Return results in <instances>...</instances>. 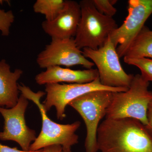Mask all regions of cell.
I'll list each match as a JSON object with an SVG mask.
<instances>
[{"label": "cell", "instance_id": "1", "mask_svg": "<svg viewBox=\"0 0 152 152\" xmlns=\"http://www.w3.org/2000/svg\"><path fill=\"white\" fill-rule=\"evenodd\" d=\"M101 152H152V134L140 121L130 118L106 119L98 128Z\"/></svg>", "mask_w": 152, "mask_h": 152}, {"label": "cell", "instance_id": "2", "mask_svg": "<svg viewBox=\"0 0 152 152\" xmlns=\"http://www.w3.org/2000/svg\"><path fill=\"white\" fill-rule=\"evenodd\" d=\"M18 88L21 95L37 106L42 117V129L35 140L31 145L29 151H34L55 145H60L63 148H71L78 143L79 137L76 132L80 126V121H77L67 124L55 122L48 116L40 102L41 98L46 94L45 92L39 91L34 92L23 83L18 84Z\"/></svg>", "mask_w": 152, "mask_h": 152}, {"label": "cell", "instance_id": "3", "mask_svg": "<svg viewBox=\"0 0 152 152\" xmlns=\"http://www.w3.org/2000/svg\"><path fill=\"white\" fill-rule=\"evenodd\" d=\"M149 84V82L141 75H134L126 91L113 92L105 118H130L138 120L146 126L147 111L152 99V92L148 90Z\"/></svg>", "mask_w": 152, "mask_h": 152}, {"label": "cell", "instance_id": "4", "mask_svg": "<svg viewBox=\"0 0 152 152\" xmlns=\"http://www.w3.org/2000/svg\"><path fill=\"white\" fill-rule=\"evenodd\" d=\"M79 4L81 14L75 37L76 45L80 50H97L103 46L111 33L118 26L113 17L100 13L92 0H83Z\"/></svg>", "mask_w": 152, "mask_h": 152}, {"label": "cell", "instance_id": "5", "mask_svg": "<svg viewBox=\"0 0 152 152\" xmlns=\"http://www.w3.org/2000/svg\"><path fill=\"white\" fill-rule=\"evenodd\" d=\"M114 92L106 90L94 91L76 98L68 105L78 113L86 127V152L98 151L97 135L101 120L105 118L107 109L111 102Z\"/></svg>", "mask_w": 152, "mask_h": 152}, {"label": "cell", "instance_id": "6", "mask_svg": "<svg viewBox=\"0 0 152 152\" xmlns=\"http://www.w3.org/2000/svg\"><path fill=\"white\" fill-rule=\"evenodd\" d=\"M82 53L96 66L102 85L111 88H129L134 75L128 74L124 70L116 48L110 37L103 46L96 50L85 48Z\"/></svg>", "mask_w": 152, "mask_h": 152}, {"label": "cell", "instance_id": "7", "mask_svg": "<svg viewBox=\"0 0 152 152\" xmlns=\"http://www.w3.org/2000/svg\"><path fill=\"white\" fill-rule=\"evenodd\" d=\"M128 88H111L101 84L99 78L94 81L84 84L51 83L45 85V91L46 97L42 105L45 111L48 112L52 107L56 108L57 118L64 120L65 118L66 108L70 102L76 98L94 91L106 90L111 91H126Z\"/></svg>", "mask_w": 152, "mask_h": 152}, {"label": "cell", "instance_id": "8", "mask_svg": "<svg viewBox=\"0 0 152 152\" xmlns=\"http://www.w3.org/2000/svg\"><path fill=\"white\" fill-rule=\"evenodd\" d=\"M128 12L127 16L122 24L110 36L120 58L124 56L131 44L152 14V0H129Z\"/></svg>", "mask_w": 152, "mask_h": 152}, {"label": "cell", "instance_id": "9", "mask_svg": "<svg viewBox=\"0 0 152 152\" xmlns=\"http://www.w3.org/2000/svg\"><path fill=\"white\" fill-rule=\"evenodd\" d=\"M36 60L39 66L42 69L53 66L69 67L81 65L88 69L94 66V63L86 58L77 47L74 37L52 39L50 44L38 55Z\"/></svg>", "mask_w": 152, "mask_h": 152}, {"label": "cell", "instance_id": "10", "mask_svg": "<svg viewBox=\"0 0 152 152\" xmlns=\"http://www.w3.org/2000/svg\"><path fill=\"white\" fill-rule=\"evenodd\" d=\"M28 100L21 94L17 104L11 108L0 107V114L4 120V129L0 132V140L13 141L20 145L23 151H29L35 140V131L27 126L25 115Z\"/></svg>", "mask_w": 152, "mask_h": 152}, {"label": "cell", "instance_id": "11", "mask_svg": "<svg viewBox=\"0 0 152 152\" xmlns=\"http://www.w3.org/2000/svg\"><path fill=\"white\" fill-rule=\"evenodd\" d=\"M80 4L72 0L66 1L63 10L53 20H45L42 27L44 32L52 39L74 37L81 18Z\"/></svg>", "mask_w": 152, "mask_h": 152}, {"label": "cell", "instance_id": "12", "mask_svg": "<svg viewBox=\"0 0 152 152\" xmlns=\"http://www.w3.org/2000/svg\"><path fill=\"white\" fill-rule=\"evenodd\" d=\"M99 77L97 69H71L60 66L48 68L36 76V83L39 85L67 83L69 84H84L94 81Z\"/></svg>", "mask_w": 152, "mask_h": 152}, {"label": "cell", "instance_id": "13", "mask_svg": "<svg viewBox=\"0 0 152 152\" xmlns=\"http://www.w3.org/2000/svg\"><path fill=\"white\" fill-rule=\"evenodd\" d=\"M23 72L20 69L12 72L5 60L0 61V107L11 108L17 104L20 92L18 81Z\"/></svg>", "mask_w": 152, "mask_h": 152}, {"label": "cell", "instance_id": "14", "mask_svg": "<svg viewBox=\"0 0 152 152\" xmlns=\"http://www.w3.org/2000/svg\"><path fill=\"white\" fill-rule=\"evenodd\" d=\"M124 57L152 58V31L144 26Z\"/></svg>", "mask_w": 152, "mask_h": 152}, {"label": "cell", "instance_id": "15", "mask_svg": "<svg viewBox=\"0 0 152 152\" xmlns=\"http://www.w3.org/2000/svg\"><path fill=\"white\" fill-rule=\"evenodd\" d=\"M66 4L64 0H37L33 5L36 13L43 15L45 20H54L63 10Z\"/></svg>", "mask_w": 152, "mask_h": 152}, {"label": "cell", "instance_id": "16", "mask_svg": "<svg viewBox=\"0 0 152 152\" xmlns=\"http://www.w3.org/2000/svg\"><path fill=\"white\" fill-rule=\"evenodd\" d=\"M124 61L130 65L137 66L141 72L144 79L152 82V59L147 58H126L124 57Z\"/></svg>", "mask_w": 152, "mask_h": 152}, {"label": "cell", "instance_id": "17", "mask_svg": "<svg viewBox=\"0 0 152 152\" xmlns=\"http://www.w3.org/2000/svg\"><path fill=\"white\" fill-rule=\"evenodd\" d=\"M13 12L11 10L6 11L0 7V31L3 36H8L10 29L15 21Z\"/></svg>", "mask_w": 152, "mask_h": 152}, {"label": "cell", "instance_id": "18", "mask_svg": "<svg viewBox=\"0 0 152 152\" xmlns=\"http://www.w3.org/2000/svg\"><path fill=\"white\" fill-rule=\"evenodd\" d=\"M94 5L100 13L110 17H113L117 10L112 4L110 0H92Z\"/></svg>", "mask_w": 152, "mask_h": 152}, {"label": "cell", "instance_id": "19", "mask_svg": "<svg viewBox=\"0 0 152 152\" xmlns=\"http://www.w3.org/2000/svg\"><path fill=\"white\" fill-rule=\"evenodd\" d=\"M147 120L148 125L146 127L152 134V99L150 102L147 111Z\"/></svg>", "mask_w": 152, "mask_h": 152}, {"label": "cell", "instance_id": "20", "mask_svg": "<svg viewBox=\"0 0 152 152\" xmlns=\"http://www.w3.org/2000/svg\"><path fill=\"white\" fill-rule=\"evenodd\" d=\"M42 149L34 151H26L23 150L20 151L18 149L16 148H11L0 143V152H42Z\"/></svg>", "mask_w": 152, "mask_h": 152}, {"label": "cell", "instance_id": "21", "mask_svg": "<svg viewBox=\"0 0 152 152\" xmlns=\"http://www.w3.org/2000/svg\"><path fill=\"white\" fill-rule=\"evenodd\" d=\"M42 152H63V148L60 145H55L45 147Z\"/></svg>", "mask_w": 152, "mask_h": 152}, {"label": "cell", "instance_id": "22", "mask_svg": "<svg viewBox=\"0 0 152 152\" xmlns=\"http://www.w3.org/2000/svg\"><path fill=\"white\" fill-rule=\"evenodd\" d=\"M63 152H72L71 148H63Z\"/></svg>", "mask_w": 152, "mask_h": 152}]
</instances>
